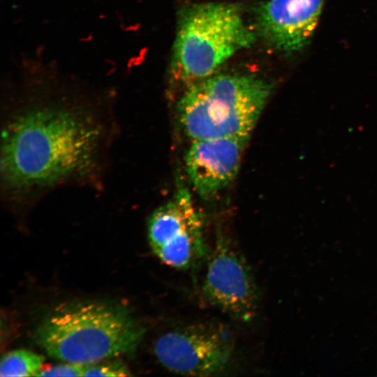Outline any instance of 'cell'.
I'll use <instances>...</instances> for the list:
<instances>
[{"mask_svg": "<svg viewBox=\"0 0 377 377\" xmlns=\"http://www.w3.org/2000/svg\"><path fill=\"white\" fill-rule=\"evenodd\" d=\"M6 95L1 187L7 204H33L53 190L101 182L113 140L111 103L50 64L22 65Z\"/></svg>", "mask_w": 377, "mask_h": 377, "instance_id": "6da1fadb", "label": "cell"}, {"mask_svg": "<svg viewBox=\"0 0 377 377\" xmlns=\"http://www.w3.org/2000/svg\"><path fill=\"white\" fill-rule=\"evenodd\" d=\"M144 332L123 306L71 301L54 308L36 328L34 338L50 357L86 365L133 352Z\"/></svg>", "mask_w": 377, "mask_h": 377, "instance_id": "7a4b0ae2", "label": "cell"}, {"mask_svg": "<svg viewBox=\"0 0 377 377\" xmlns=\"http://www.w3.org/2000/svg\"><path fill=\"white\" fill-rule=\"evenodd\" d=\"M272 91V85L251 74L217 73L184 90L177 110L191 140L249 139Z\"/></svg>", "mask_w": 377, "mask_h": 377, "instance_id": "3957f363", "label": "cell"}, {"mask_svg": "<svg viewBox=\"0 0 377 377\" xmlns=\"http://www.w3.org/2000/svg\"><path fill=\"white\" fill-rule=\"evenodd\" d=\"M256 36L236 4L209 2L182 8L170 66L171 81L186 89L212 76L236 52L250 47Z\"/></svg>", "mask_w": 377, "mask_h": 377, "instance_id": "277c9868", "label": "cell"}, {"mask_svg": "<svg viewBox=\"0 0 377 377\" xmlns=\"http://www.w3.org/2000/svg\"><path fill=\"white\" fill-rule=\"evenodd\" d=\"M235 349L229 329L218 321H199L161 335L154 346L158 361L178 374L214 376L230 364Z\"/></svg>", "mask_w": 377, "mask_h": 377, "instance_id": "5b68a950", "label": "cell"}, {"mask_svg": "<svg viewBox=\"0 0 377 377\" xmlns=\"http://www.w3.org/2000/svg\"><path fill=\"white\" fill-rule=\"evenodd\" d=\"M203 228L202 216L189 192L181 188L151 214L148 239L153 252L164 264L189 269L199 265L209 254Z\"/></svg>", "mask_w": 377, "mask_h": 377, "instance_id": "8992f818", "label": "cell"}, {"mask_svg": "<svg viewBox=\"0 0 377 377\" xmlns=\"http://www.w3.org/2000/svg\"><path fill=\"white\" fill-rule=\"evenodd\" d=\"M206 260L201 288L204 299L235 320L251 321L258 309L259 290L239 249L229 239L219 235Z\"/></svg>", "mask_w": 377, "mask_h": 377, "instance_id": "52a82bcc", "label": "cell"}, {"mask_svg": "<svg viewBox=\"0 0 377 377\" xmlns=\"http://www.w3.org/2000/svg\"><path fill=\"white\" fill-rule=\"evenodd\" d=\"M325 0H267L253 9V29L276 51L305 47L317 27Z\"/></svg>", "mask_w": 377, "mask_h": 377, "instance_id": "ba28073f", "label": "cell"}, {"mask_svg": "<svg viewBox=\"0 0 377 377\" xmlns=\"http://www.w3.org/2000/svg\"><path fill=\"white\" fill-rule=\"evenodd\" d=\"M249 139L222 138L191 141L185 159L193 189L209 199L236 177Z\"/></svg>", "mask_w": 377, "mask_h": 377, "instance_id": "9c48e42d", "label": "cell"}, {"mask_svg": "<svg viewBox=\"0 0 377 377\" xmlns=\"http://www.w3.org/2000/svg\"><path fill=\"white\" fill-rule=\"evenodd\" d=\"M45 357L31 350L21 349L6 353L0 364V376H36L43 368Z\"/></svg>", "mask_w": 377, "mask_h": 377, "instance_id": "30bf717a", "label": "cell"}, {"mask_svg": "<svg viewBox=\"0 0 377 377\" xmlns=\"http://www.w3.org/2000/svg\"><path fill=\"white\" fill-rule=\"evenodd\" d=\"M131 376L126 365L113 357L84 365L82 376Z\"/></svg>", "mask_w": 377, "mask_h": 377, "instance_id": "8fae6325", "label": "cell"}, {"mask_svg": "<svg viewBox=\"0 0 377 377\" xmlns=\"http://www.w3.org/2000/svg\"><path fill=\"white\" fill-rule=\"evenodd\" d=\"M84 365L66 362L42 368L36 376H82Z\"/></svg>", "mask_w": 377, "mask_h": 377, "instance_id": "7c38bea8", "label": "cell"}]
</instances>
